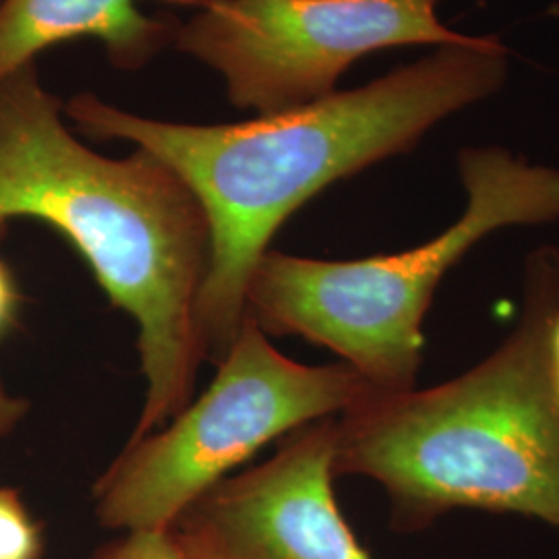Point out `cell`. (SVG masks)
<instances>
[{
  "label": "cell",
  "instance_id": "obj_8",
  "mask_svg": "<svg viewBox=\"0 0 559 559\" xmlns=\"http://www.w3.org/2000/svg\"><path fill=\"white\" fill-rule=\"evenodd\" d=\"M175 23L138 0H0V78L64 41L98 40L120 71H141L173 46Z\"/></svg>",
  "mask_w": 559,
  "mask_h": 559
},
{
  "label": "cell",
  "instance_id": "obj_4",
  "mask_svg": "<svg viewBox=\"0 0 559 559\" xmlns=\"http://www.w3.org/2000/svg\"><path fill=\"white\" fill-rule=\"evenodd\" d=\"M466 210L436 239L402 253L311 260L267 249L245 293V318L267 336H300L340 355L381 392L415 388L423 320L443 276L480 239L559 221V170L503 147H464Z\"/></svg>",
  "mask_w": 559,
  "mask_h": 559
},
{
  "label": "cell",
  "instance_id": "obj_11",
  "mask_svg": "<svg viewBox=\"0 0 559 559\" xmlns=\"http://www.w3.org/2000/svg\"><path fill=\"white\" fill-rule=\"evenodd\" d=\"M21 305H23V295H21L20 284L13 276L11 267L0 260V340L7 338L17 325Z\"/></svg>",
  "mask_w": 559,
  "mask_h": 559
},
{
  "label": "cell",
  "instance_id": "obj_15",
  "mask_svg": "<svg viewBox=\"0 0 559 559\" xmlns=\"http://www.w3.org/2000/svg\"><path fill=\"white\" fill-rule=\"evenodd\" d=\"M158 2H166V4H175V7H198L201 0H158Z\"/></svg>",
  "mask_w": 559,
  "mask_h": 559
},
{
  "label": "cell",
  "instance_id": "obj_1",
  "mask_svg": "<svg viewBox=\"0 0 559 559\" xmlns=\"http://www.w3.org/2000/svg\"><path fill=\"white\" fill-rule=\"evenodd\" d=\"M508 48L493 36L438 46L357 90L226 124L147 119L78 94L64 117L96 141H127L173 168L210 224L195 309L203 360L221 365L245 321L247 282L280 226L336 180L415 150L438 122L498 94Z\"/></svg>",
  "mask_w": 559,
  "mask_h": 559
},
{
  "label": "cell",
  "instance_id": "obj_7",
  "mask_svg": "<svg viewBox=\"0 0 559 559\" xmlns=\"http://www.w3.org/2000/svg\"><path fill=\"white\" fill-rule=\"evenodd\" d=\"M334 452V417L300 427L274 459L201 493L175 535L210 559H371L336 503Z\"/></svg>",
  "mask_w": 559,
  "mask_h": 559
},
{
  "label": "cell",
  "instance_id": "obj_2",
  "mask_svg": "<svg viewBox=\"0 0 559 559\" xmlns=\"http://www.w3.org/2000/svg\"><path fill=\"white\" fill-rule=\"evenodd\" d=\"M38 60L0 78V235L20 218L69 240L108 300L138 323L145 402L131 440L191 402L203 362L195 309L210 224L195 193L156 156L108 158L81 143Z\"/></svg>",
  "mask_w": 559,
  "mask_h": 559
},
{
  "label": "cell",
  "instance_id": "obj_13",
  "mask_svg": "<svg viewBox=\"0 0 559 559\" xmlns=\"http://www.w3.org/2000/svg\"><path fill=\"white\" fill-rule=\"evenodd\" d=\"M549 355H551V376H554V385L559 400V316L554 328H551V338H549Z\"/></svg>",
  "mask_w": 559,
  "mask_h": 559
},
{
  "label": "cell",
  "instance_id": "obj_6",
  "mask_svg": "<svg viewBox=\"0 0 559 559\" xmlns=\"http://www.w3.org/2000/svg\"><path fill=\"white\" fill-rule=\"evenodd\" d=\"M440 0H201L173 46L214 69L239 110L321 100L357 60L402 46L477 44L443 25Z\"/></svg>",
  "mask_w": 559,
  "mask_h": 559
},
{
  "label": "cell",
  "instance_id": "obj_12",
  "mask_svg": "<svg viewBox=\"0 0 559 559\" xmlns=\"http://www.w3.org/2000/svg\"><path fill=\"white\" fill-rule=\"evenodd\" d=\"M32 404L20 394L9 392V388L0 380V440L11 436L27 417Z\"/></svg>",
  "mask_w": 559,
  "mask_h": 559
},
{
  "label": "cell",
  "instance_id": "obj_5",
  "mask_svg": "<svg viewBox=\"0 0 559 559\" xmlns=\"http://www.w3.org/2000/svg\"><path fill=\"white\" fill-rule=\"evenodd\" d=\"M216 367L200 399L158 431L129 440L96 480L94 512L104 528L168 531L267 443L381 392L346 362L311 367L284 357L249 318Z\"/></svg>",
  "mask_w": 559,
  "mask_h": 559
},
{
  "label": "cell",
  "instance_id": "obj_14",
  "mask_svg": "<svg viewBox=\"0 0 559 559\" xmlns=\"http://www.w3.org/2000/svg\"><path fill=\"white\" fill-rule=\"evenodd\" d=\"M173 531V528H170ZM175 533V531H173ZM175 539H177V543H179V559H210L205 558V556H201V554H198V551H193L189 545H185L182 540L175 535Z\"/></svg>",
  "mask_w": 559,
  "mask_h": 559
},
{
  "label": "cell",
  "instance_id": "obj_10",
  "mask_svg": "<svg viewBox=\"0 0 559 559\" xmlns=\"http://www.w3.org/2000/svg\"><path fill=\"white\" fill-rule=\"evenodd\" d=\"M92 559H179V543L170 528L122 533L102 545Z\"/></svg>",
  "mask_w": 559,
  "mask_h": 559
},
{
  "label": "cell",
  "instance_id": "obj_3",
  "mask_svg": "<svg viewBox=\"0 0 559 559\" xmlns=\"http://www.w3.org/2000/svg\"><path fill=\"white\" fill-rule=\"evenodd\" d=\"M559 316V249L526 261L519 328L460 378L376 392L336 419L334 477L378 480L390 524L415 535L459 508L559 528V400L549 338Z\"/></svg>",
  "mask_w": 559,
  "mask_h": 559
},
{
  "label": "cell",
  "instance_id": "obj_9",
  "mask_svg": "<svg viewBox=\"0 0 559 559\" xmlns=\"http://www.w3.org/2000/svg\"><path fill=\"white\" fill-rule=\"evenodd\" d=\"M46 540L17 489L0 487V559H44Z\"/></svg>",
  "mask_w": 559,
  "mask_h": 559
}]
</instances>
